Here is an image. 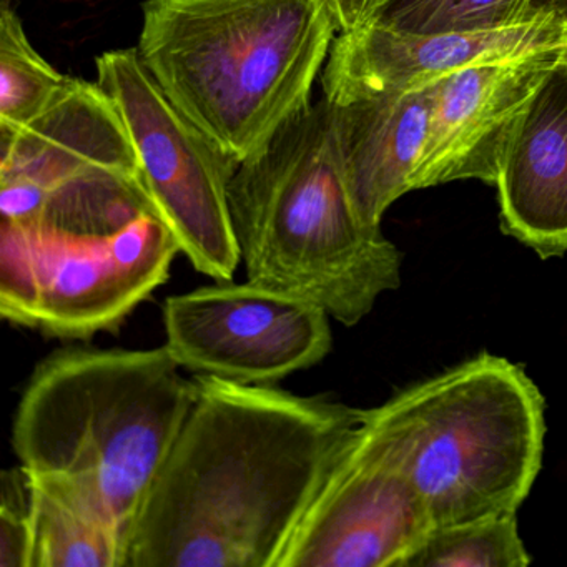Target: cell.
I'll use <instances>...</instances> for the list:
<instances>
[{"label":"cell","instance_id":"23","mask_svg":"<svg viewBox=\"0 0 567 567\" xmlns=\"http://www.w3.org/2000/svg\"><path fill=\"white\" fill-rule=\"evenodd\" d=\"M14 2L16 0H0V11L14 8Z\"/></svg>","mask_w":567,"mask_h":567},{"label":"cell","instance_id":"1","mask_svg":"<svg viewBox=\"0 0 567 567\" xmlns=\"http://www.w3.org/2000/svg\"><path fill=\"white\" fill-rule=\"evenodd\" d=\"M184 427L128 537L125 567H278L364 410L198 374Z\"/></svg>","mask_w":567,"mask_h":567},{"label":"cell","instance_id":"10","mask_svg":"<svg viewBox=\"0 0 567 567\" xmlns=\"http://www.w3.org/2000/svg\"><path fill=\"white\" fill-rule=\"evenodd\" d=\"M564 49L471 65L434 82L413 190L470 178L496 185L514 131Z\"/></svg>","mask_w":567,"mask_h":567},{"label":"cell","instance_id":"5","mask_svg":"<svg viewBox=\"0 0 567 567\" xmlns=\"http://www.w3.org/2000/svg\"><path fill=\"white\" fill-rule=\"evenodd\" d=\"M433 527L516 514L543 461L544 398L516 364L480 354L364 410Z\"/></svg>","mask_w":567,"mask_h":567},{"label":"cell","instance_id":"24","mask_svg":"<svg viewBox=\"0 0 567 567\" xmlns=\"http://www.w3.org/2000/svg\"><path fill=\"white\" fill-rule=\"evenodd\" d=\"M563 61L566 62V65H567V45H566V49H564V52H563Z\"/></svg>","mask_w":567,"mask_h":567},{"label":"cell","instance_id":"2","mask_svg":"<svg viewBox=\"0 0 567 567\" xmlns=\"http://www.w3.org/2000/svg\"><path fill=\"white\" fill-rule=\"evenodd\" d=\"M338 34L330 0H145L137 52L168 101L240 165L313 104Z\"/></svg>","mask_w":567,"mask_h":567},{"label":"cell","instance_id":"18","mask_svg":"<svg viewBox=\"0 0 567 567\" xmlns=\"http://www.w3.org/2000/svg\"><path fill=\"white\" fill-rule=\"evenodd\" d=\"M516 514L433 527L401 567H524Z\"/></svg>","mask_w":567,"mask_h":567},{"label":"cell","instance_id":"21","mask_svg":"<svg viewBox=\"0 0 567 567\" xmlns=\"http://www.w3.org/2000/svg\"><path fill=\"white\" fill-rule=\"evenodd\" d=\"M388 2L390 0H330L338 32L347 34L373 24Z\"/></svg>","mask_w":567,"mask_h":567},{"label":"cell","instance_id":"6","mask_svg":"<svg viewBox=\"0 0 567 567\" xmlns=\"http://www.w3.org/2000/svg\"><path fill=\"white\" fill-rule=\"evenodd\" d=\"M95 68L127 127L148 198L182 254L200 274L234 280L241 257L228 187L237 162L168 101L137 48L104 52Z\"/></svg>","mask_w":567,"mask_h":567},{"label":"cell","instance_id":"16","mask_svg":"<svg viewBox=\"0 0 567 567\" xmlns=\"http://www.w3.org/2000/svg\"><path fill=\"white\" fill-rule=\"evenodd\" d=\"M554 0H390L373 24L411 34L484 32L556 18Z\"/></svg>","mask_w":567,"mask_h":567},{"label":"cell","instance_id":"8","mask_svg":"<svg viewBox=\"0 0 567 567\" xmlns=\"http://www.w3.org/2000/svg\"><path fill=\"white\" fill-rule=\"evenodd\" d=\"M32 238L42 281L38 330L61 340L117 330L168 280L182 254L154 210L115 230Z\"/></svg>","mask_w":567,"mask_h":567},{"label":"cell","instance_id":"7","mask_svg":"<svg viewBox=\"0 0 567 567\" xmlns=\"http://www.w3.org/2000/svg\"><path fill=\"white\" fill-rule=\"evenodd\" d=\"M168 353L178 367L244 384H274L323 361L330 315L313 301L247 280L165 300Z\"/></svg>","mask_w":567,"mask_h":567},{"label":"cell","instance_id":"14","mask_svg":"<svg viewBox=\"0 0 567 567\" xmlns=\"http://www.w3.org/2000/svg\"><path fill=\"white\" fill-rule=\"evenodd\" d=\"M503 230L540 258L567 251V65L560 59L520 117L496 182Z\"/></svg>","mask_w":567,"mask_h":567},{"label":"cell","instance_id":"3","mask_svg":"<svg viewBox=\"0 0 567 567\" xmlns=\"http://www.w3.org/2000/svg\"><path fill=\"white\" fill-rule=\"evenodd\" d=\"M247 280L360 323L401 284V254L354 208L321 99L241 162L228 187Z\"/></svg>","mask_w":567,"mask_h":567},{"label":"cell","instance_id":"13","mask_svg":"<svg viewBox=\"0 0 567 567\" xmlns=\"http://www.w3.org/2000/svg\"><path fill=\"white\" fill-rule=\"evenodd\" d=\"M433 84L411 92H331L330 109L344 184L360 217L381 227L384 212L413 190L426 138Z\"/></svg>","mask_w":567,"mask_h":567},{"label":"cell","instance_id":"11","mask_svg":"<svg viewBox=\"0 0 567 567\" xmlns=\"http://www.w3.org/2000/svg\"><path fill=\"white\" fill-rule=\"evenodd\" d=\"M567 45V22L557 18L484 32L411 34L370 24L338 34L321 74L331 92H411L471 65L509 61Z\"/></svg>","mask_w":567,"mask_h":567},{"label":"cell","instance_id":"22","mask_svg":"<svg viewBox=\"0 0 567 567\" xmlns=\"http://www.w3.org/2000/svg\"><path fill=\"white\" fill-rule=\"evenodd\" d=\"M553 9L559 21L567 22V0H554Z\"/></svg>","mask_w":567,"mask_h":567},{"label":"cell","instance_id":"4","mask_svg":"<svg viewBox=\"0 0 567 567\" xmlns=\"http://www.w3.org/2000/svg\"><path fill=\"white\" fill-rule=\"evenodd\" d=\"M167 347L54 351L29 378L12 423L25 470L65 477L95 497L122 533L164 467L197 386Z\"/></svg>","mask_w":567,"mask_h":567},{"label":"cell","instance_id":"12","mask_svg":"<svg viewBox=\"0 0 567 567\" xmlns=\"http://www.w3.org/2000/svg\"><path fill=\"white\" fill-rule=\"evenodd\" d=\"M107 174L142 177L127 127L97 82L68 78L31 124H0V178H22L51 195Z\"/></svg>","mask_w":567,"mask_h":567},{"label":"cell","instance_id":"9","mask_svg":"<svg viewBox=\"0 0 567 567\" xmlns=\"http://www.w3.org/2000/svg\"><path fill=\"white\" fill-rule=\"evenodd\" d=\"M431 529L420 494L361 423L278 567H401Z\"/></svg>","mask_w":567,"mask_h":567},{"label":"cell","instance_id":"15","mask_svg":"<svg viewBox=\"0 0 567 567\" xmlns=\"http://www.w3.org/2000/svg\"><path fill=\"white\" fill-rule=\"evenodd\" d=\"M31 477V567H125L127 537L92 494L65 477Z\"/></svg>","mask_w":567,"mask_h":567},{"label":"cell","instance_id":"17","mask_svg":"<svg viewBox=\"0 0 567 567\" xmlns=\"http://www.w3.org/2000/svg\"><path fill=\"white\" fill-rule=\"evenodd\" d=\"M68 82L29 41L16 9L0 11V124L22 127L52 104Z\"/></svg>","mask_w":567,"mask_h":567},{"label":"cell","instance_id":"20","mask_svg":"<svg viewBox=\"0 0 567 567\" xmlns=\"http://www.w3.org/2000/svg\"><path fill=\"white\" fill-rule=\"evenodd\" d=\"M32 477L22 464L2 474L0 567H31Z\"/></svg>","mask_w":567,"mask_h":567},{"label":"cell","instance_id":"19","mask_svg":"<svg viewBox=\"0 0 567 567\" xmlns=\"http://www.w3.org/2000/svg\"><path fill=\"white\" fill-rule=\"evenodd\" d=\"M41 268L34 238L11 221L0 225V315L9 323L38 330Z\"/></svg>","mask_w":567,"mask_h":567}]
</instances>
